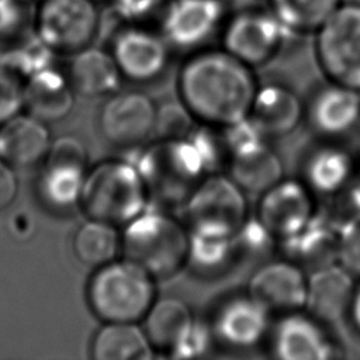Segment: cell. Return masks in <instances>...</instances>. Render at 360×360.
I'll use <instances>...</instances> for the list:
<instances>
[{
    "mask_svg": "<svg viewBox=\"0 0 360 360\" xmlns=\"http://www.w3.org/2000/svg\"><path fill=\"white\" fill-rule=\"evenodd\" d=\"M238 263L233 235L188 231L186 267L195 276L215 278Z\"/></svg>",
    "mask_w": 360,
    "mask_h": 360,
    "instance_id": "f1b7e54d",
    "label": "cell"
},
{
    "mask_svg": "<svg viewBox=\"0 0 360 360\" xmlns=\"http://www.w3.org/2000/svg\"><path fill=\"white\" fill-rule=\"evenodd\" d=\"M353 177L350 155L333 145L311 150L304 162L302 181L314 194L336 195Z\"/></svg>",
    "mask_w": 360,
    "mask_h": 360,
    "instance_id": "83f0119b",
    "label": "cell"
},
{
    "mask_svg": "<svg viewBox=\"0 0 360 360\" xmlns=\"http://www.w3.org/2000/svg\"><path fill=\"white\" fill-rule=\"evenodd\" d=\"M246 195L226 173L205 174L183 204L188 231L233 235L249 217Z\"/></svg>",
    "mask_w": 360,
    "mask_h": 360,
    "instance_id": "ba28073f",
    "label": "cell"
},
{
    "mask_svg": "<svg viewBox=\"0 0 360 360\" xmlns=\"http://www.w3.org/2000/svg\"><path fill=\"white\" fill-rule=\"evenodd\" d=\"M224 18L222 0H170L162 13L160 34L170 48L195 52L221 31Z\"/></svg>",
    "mask_w": 360,
    "mask_h": 360,
    "instance_id": "7c38bea8",
    "label": "cell"
},
{
    "mask_svg": "<svg viewBox=\"0 0 360 360\" xmlns=\"http://www.w3.org/2000/svg\"><path fill=\"white\" fill-rule=\"evenodd\" d=\"M94 360H149L153 347L138 322H104L90 346Z\"/></svg>",
    "mask_w": 360,
    "mask_h": 360,
    "instance_id": "4316f807",
    "label": "cell"
},
{
    "mask_svg": "<svg viewBox=\"0 0 360 360\" xmlns=\"http://www.w3.org/2000/svg\"><path fill=\"white\" fill-rule=\"evenodd\" d=\"M338 263L360 276V214L345 218L338 226Z\"/></svg>",
    "mask_w": 360,
    "mask_h": 360,
    "instance_id": "e575fe53",
    "label": "cell"
},
{
    "mask_svg": "<svg viewBox=\"0 0 360 360\" xmlns=\"http://www.w3.org/2000/svg\"><path fill=\"white\" fill-rule=\"evenodd\" d=\"M66 77L75 93L89 98L108 97L124 79L111 52L93 45L72 55Z\"/></svg>",
    "mask_w": 360,
    "mask_h": 360,
    "instance_id": "603a6c76",
    "label": "cell"
},
{
    "mask_svg": "<svg viewBox=\"0 0 360 360\" xmlns=\"http://www.w3.org/2000/svg\"><path fill=\"white\" fill-rule=\"evenodd\" d=\"M269 10L290 35L314 34L342 0H267Z\"/></svg>",
    "mask_w": 360,
    "mask_h": 360,
    "instance_id": "4dcf8cb0",
    "label": "cell"
},
{
    "mask_svg": "<svg viewBox=\"0 0 360 360\" xmlns=\"http://www.w3.org/2000/svg\"><path fill=\"white\" fill-rule=\"evenodd\" d=\"M197 127V120L179 100L156 108L153 134L158 139H184Z\"/></svg>",
    "mask_w": 360,
    "mask_h": 360,
    "instance_id": "836d02e7",
    "label": "cell"
},
{
    "mask_svg": "<svg viewBox=\"0 0 360 360\" xmlns=\"http://www.w3.org/2000/svg\"><path fill=\"white\" fill-rule=\"evenodd\" d=\"M288 37L291 35L269 8H242L221 28L222 49L250 68L273 60Z\"/></svg>",
    "mask_w": 360,
    "mask_h": 360,
    "instance_id": "9c48e42d",
    "label": "cell"
},
{
    "mask_svg": "<svg viewBox=\"0 0 360 360\" xmlns=\"http://www.w3.org/2000/svg\"><path fill=\"white\" fill-rule=\"evenodd\" d=\"M308 273L283 257L260 263L253 271L248 294L263 304L270 314H288L305 307Z\"/></svg>",
    "mask_w": 360,
    "mask_h": 360,
    "instance_id": "9a60e30c",
    "label": "cell"
},
{
    "mask_svg": "<svg viewBox=\"0 0 360 360\" xmlns=\"http://www.w3.org/2000/svg\"><path fill=\"white\" fill-rule=\"evenodd\" d=\"M117 228L105 221L89 218L73 235L75 256L94 269L115 260L121 253V233Z\"/></svg>",
    "mask_w": 360,
    "mask_h": 360,
    "instance_id": "f546056e",
    "label": "cell"
},
{
    "mask_svg": "<svg viewBox=\"0 0 360 360\" xmlns=\"http://www.w3.org/2000/svg\"><path fill=\"white\" fill-rule=\"evenodd\" d=\"M195 318L190 307L180 298L155 300L142 319V328L153 350L167 356L191 329Z\"/></svg>",
    "mask_w": 360,
    "mask_h": 360,
    "instance_id": "484cf974",
    "label": "cell"
},
{
    "mask_svg": "<svg viewBox=\"0 0 360 360\" xmlns=\"http://www.w3.org/2000/svg\"><path fill=\"white\" fill-rule=\"evenodd\" d=\"M135 166L143 180L149 201L176 207L208 174L205 163L188 139H158L138 153Z\"/></svg>",
    "mask_w": 360,
    "mask_h": 360,
    "instance_id": "7a4b0ae2",
    "label": "cell"
},
{
    "mask_svg": "<svg viewBox=\"0 0 360 360\" xmlns=\"http://www.w3.org/2000/svg\"><path fill=\"white\" fill-rule=\"evenodd\" d=\"M170 49L160 32L138 24H128L118 30L110 46L122 77L135 83L159 79L169 66Z\"/></svg>",
    "mask_w": 360,
    "mask_h": 360,
    "instance_id": "4fadbf2b",
    "label": "cell"
},
{
    "mask_svg": "<svg viewBox=\"0 0 360 360\" xmlns=\"http://www.w3.org/2000/svg\"><path fill=\"white\" fill-rule=\"evenodd\" d=\"M256 217L278 239H285L315 215L314 193L302 180L281 179L259 195Z\"/></svg>",
    "mask_w": 360,
    "mask_h": 360,
    "instance_id": "5bb4252c",
    "label": "cell"
},
{
    "mask_svg": "<svg viewBox=\"0 0 360 360\" xmlns=\"http://www.w3.org/2000/svg\"><path fill=\"white\" fill-rule=\"evenodd\" d=\"M257 82L253 68L225 49H198L183 63L180 101L197 122L226 127L249 115Z\"/></svg>",
    "mask_w": 360,
    "mask_h": 360,
    "instance_id": "6da1fadb",
    "label": "cell"
},
{
    "mask_svg": "<svg viewBox=\"0 0 360 360\" xmlns=\"http://www.w3.org/2000/svg\"><path fill=\"white\" fill-rule=\"evenodd\" d=\"M353 277L338 262L309 271L304 309L322 323H332L349 315L356 290Z\"/></svg>",
    "mask_w": 360,
    "mask_h": 360,
    "instance_id": "ac0fdd59",
    "label": "cell"
},
{
    "mask_svg": "<svg viewBox=\"0 0 360 360\" xmlns=\"http://www.w3.org/2000/svg\"><path fill=\"white\" fill-rule=\"evenodd\" d=\"M304 115L305 107L294 90L270 83L257 87L248 117L267 139L290 135Z\"/></svg>",
    "mask_w": 360,
    "mask_h": 360,
    "instance_id": "ffe728a7",
    "label": "cell"
},
{
    "mask_svg": "<svg viewBox=\"0 0 360 360\" xmlns=\"http://www.w3.org/2000/svg\"><path fill=\"white\" fill-rule=\"evenodd\" d=\"M87 149L72 135L53 141L39 177V194L55 210H69L80 202L87 174Z\"/></svg>",
    "mask_w": 360,
    "mask_h": 360,
    "instance_id": "30bf717a",
    "label": "cell"
},
{
    "mask_svg": "<svg viewBox=\"0 0 360 360\" xmlns=\"http://www.w3.org/2000/svg\"><path fill=\"white\" fill-rule=\"evenodd\" d=\"M15 195V179L10 166L0 159V210L7 207Z\"/></svg>",
    "mask_w": 360,
    "mask_h": 360,
    "instance_id": "74e56055",
    "label": "cell"
},
{
    "mask_svg": "<svg viewBox=\"0 0 360 360\" xmlns=\"http://www.w3.org/2000/svg\"><path fill=\"white\" fill-rule=\"evenodd\" d=\"M148 202L149 197L135 163L110 159L87 172L79 204L87 218L125 226L148 208Z\"/></svg>",
    "mask_w": 360,
    "mask_h": 360,
    "instance_id": "5b68a950",
    "label": "cell"
},
{
    "mask_svg": "<svg viewBox=\"0 0 360 360\" xmlns=\"http://www.w3.org/2000/svg\"><path fill=\"white\" fill-rule=\"evenodd\" d=\"M318 65L329 82L360 91V3H340L314 32Z\"/></svg>",
    "mask_w": 360,
    "mask_h": 360,
    "instance_id": "8992f818",
    "label": "cell"
},
{
    "mask_svg": "<svg viewBox=\"0 0 360 360\" xmlns=\"http://www.w3.org/2000/svg\"><path fill=\"white\" fill-rule=\"evenodd\" d=\"M338 226L333 219L316 214L294 235L278 240L284 257L307 273L338 262Z\"/></svg>",
    "mask_w": 360,
    "mask_h": 360,
    "instance_id": "44dd1931",
    "label": "cell"
},
{
    "mask_svg": "<svg viewBox=\"0 0 360 360\" xmlns=\"http://www.w3.org/2000/svg\"><path fill=\"white\" fill-rule=\"evenodd\" d=\"M278 239L260 222L257 217H248L233 233L235 250L239 262L263 263L270 259Z\"/></svg>",
    "mask_w": 360,
    "mask_h": 360,
    "instance_id": "1f68e13d",
    "label": "cell"
},
{
    "mask_svg": "<svg viewBox=\"0 0 360 360\" xmlns=\"http://www.w3.org/2000/svg\"><path fill=\"white\" fill-rule=\"evenodd\" d=\"M37 0H0V42L13 44L32 32Z\"/></svg>",
    "mask_w": 360,
    "mask_h": 360,
    "instance_id": "d6a6232c",
    "label": "cell"
},
{
    "mask_svg": "<svg viewBox=\"0 0 360 360\" xmlns=\"http://www.w3.org/2000/svg\"><path fill=\"white\" fill-rule=\"evenodd\" d=\"M162 0H111L112 10L118 18L128 24H138L148 18Z\"/></svg>",
    "mask_w": 360,
    "mask_h": 360,
    "instance_id": "8d00e7d4",
    "label": "cell"
},
{
    "mask_svg": "<svg viewBox=\"0 0 360 360\" xmlns=\"http://www.w3.org/2000/svg\"><path fill=\"white\" fill-rule=\"evenodd\" d=\"M270 350L281 360H328L335 353L323 323L301 311L281 315L271 330Z\"/></svg>",
    "mask_w": 360,
    "mask_h": 360,
    "instance_id": "e0dca14e",
    "label": "cell"
},
{
    "mask_svg": "<svg viewBox=\"0 0 360 360\" xmlns=\"http://www.w3.org/2000/svg\"><path fill=\"white\" fill-rule=\"evenodd\" d=\"M51 146L44 121L30 115H14L0 128V159L10 167H27L45 159Z\"/></svg>",
    "mask_w": 360,
    "mask_h": 360,
    "instance_id": "cb8c5ba5",
    "label": "cell"
},
{
    "mask_svg": "<svg viewBox=\"0 0 360 360\" xmlns=\"http://www.w3.org/2000/svg\"><path fill=\"white\" fill-rule=\"evenodd\" d=\"M214 342L211 325L198 319L194 321L191 329L179 342V345L170 352L172 359H197L204 356Z\"/></svg>",
    "mask_w": 360,
    "mask_h": 360,
    "instance_id": "d590c367",
    "label": "cell"
},
{
    "mask_svg": "<svg viewBox=\"0 0 360 360\" xmlns=\"http://www.w3.org/2000/svg\"><path fill=\"white\" fill-rule=\"evenodd\" d=\"M305 114L318 135L342 136L360 120V91L329 82L314 93Z\"/></svg>",
    "mask_w": 360,
    "mask_h": 360,
    "instance_id": "d6986e66",
    "label": "cell"
},
{
    "mask_svg": "<svg viewBox=\"0 0 360 360\" xmlns=\"http://www.w3.org/2000/svg\"><path fill=\"white\" fill-rule=\"evenodd\" d=\"M270 315L250 294L235 295L222 302L211 319L214 340L232 350H250L266 339Z\"/></svg>",
    "mask_w": 360,
    "mask_h": 360,
    "instance_id": "2e32d148",
    "label": "cell"
},
{
    "mask_svg": "<svg viewBox=\"0 0 360 360\" xmlns=\"http://www.w3.org/2000/svg\"><path fill=\"white\" fill-rule=\"evenodd\" d=\"M93 1H96V3H98V1H101V0H93Z\"/></svg>",
    "mask_w": 360,
    "mask_h": 360,
    "instance_id": "ab89813d",
    "label": "cell"
},
{
    "mask_svg": "<svg viewBox=\"0 0 360 360\" xmlns=\"http://www.w3.org/2000/svg\"><path fill=\"white\" fill-rule=\"evenodd\" d=\"M156 108L143 91L117 90L105 98L98 111L100 134L115 148L138 146L153 134Z\"/></svg>",
    "mask_w": 360,
    "mask_h": 360,
    "instance_id": "8fae6325",
    "label": "cell"
},
{
    "mask_svg": "<svg viewBox=\"0 0 360 360\" xmlns=\"http://www.w3.org/2000/svg\"><path fill=\"white\" fill-rule=\"evenodd\" d=\"M188 228L170 214L148 208L121 233V255L143 267L156 280L186 267Z\"/></svg>",
    "mask_w": 360,
    "mask_h": 360,
    "instance_id": "277c9868",
    "label": "cell"
},
{
    "mask_svg": "<svg viewBox=\"0 0 360 360\" xmlns=\"http://www.w3.org/2000/svg\"><path fill=\"white\" fill-rule=\"evenodd\" d=\"M226 174L246 193L260 195L283 179V163L266 139L240 146L229 153Z\"/></svg>",
    "mask_w": 360,
    "mask_h": 360,
    "instance_id": "7402d4cb",
    "label": "cell"
},
{
    "mask_svg": "<svg viewBox=\"0 0 360 360\" xmlns=\"http://www.w3.org/2000/svg\"><path fill=\"white\" fill-rule=\"evenodd\" d=\"M156 278L121 257L96 269L87 284V302L103 322H139L156 300Z\"/></svg>",
    "mask_w": 360,
    "mask_h": 360,
    "instance_id": "3957f363",
    "label": "cell"
},
{
    "mask_svg": "<svg viewBox=\"0 0 360 360\" xmlns=\"http://www.w3.org/2000/svg\"><path fill=\"white\" fill-rule=\"evenodd\" d=\"M73 89L66 77L51 68L31 73L21 93L27 114L46 122L69 114L73 107Z\"/></svg>",
    "mask_w": 360,
    "mask_h": 360,
    "instance_id": "d4e9b609",
    "label": "cell"
},
{
    "mask_svg": "<svg viewBox=\"0 0 360 360\" xmlns=\"http://www.w3.org/2000/svg\"><path fill=\"white\" fill-rule=\"evenodd\" d=\"M100 25V10L93 0L35 1L32 30L53 53L73 55L90 46Z\"/></svg>",
    "mask_w": 360,
    "mask_h": 360,
    "instance_id": "52a82bcc",
    "label": "cell"
},
{
    "mask_svg": "<svg viewBox=\"0 0 360 360\" xmlns=\"http://www.w3.org/2000/svg\"><path fill=\"white\" fill-rule=\"evenodd\" d=\"M349 315L352 318L353 326L360 333V285L356 287V290H354V295H353V300H352V304H350Z\"/></svg>",
    "mask_w": 360,
    "mask_h": 360,
    "instance_id": "f35d334b",
    "label": "cell"
}]
</instances>
